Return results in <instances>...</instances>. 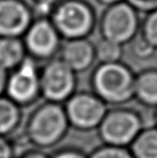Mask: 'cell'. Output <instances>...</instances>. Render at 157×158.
I'll list each match as a JSON object with an SVG mask.
<instances>
[{
    "mask_svg": "<svg viewBox=\"0 0 157 158\" xmlns=\"http://www.w3.org/2000/svg\"><path fill=\"white\" fill-rule=\"evenodd\" d=\"M70 128L63 104L45 101L32 111L25 126L26 140L33 147H55L67 135Z\"/></svg>",
    "mask_w": 157,
    "mask_h": 158,
    "instance_id": "obj_1",
    "label": "cell"
},
{
    "mask_svg": "<svg viewBox=\"0 0 157 158\" xmlns=\"http://www.w3.org/2000/svg\"><path fill=\"white\" fill-rule=\"evenodd\" d=\"M135 75L122 61L98 64L91 75L92 92L107 105L124 106L134 100Z\"/></svg>",
    "mask_w": 157,
    "mask_h": 158,
    "instance_id": "obj_2",
    "label": "cell"
},
{
    "mask_svg": "<svg viewBox=\"0 0 157 158\" xmlns=\"http://www.w3.org/2000/svg\"><path fill=\"white\" fill-rule=\"evenodd\" d=\"M49 19L64 40L88 38L97 24L96 12L86 0H61Z\"/></svg>",
    "mask_w": 157,
    "mask_h": 158,
    "instance_id": "obj_3",
    "label": "cell"
},
{
    "mask_svg": "<svg viewBox=\"0 0 157 158\" xmlns=\"http://www.w3.org/2000/svg\"><path fill=\"white\" fill-rule=\"evenodd\" d=\"M143 128L139 112L129 107L115 106L107 110L97 132L103 144L128 148Z\"/></svg>",
    "mask_w": 157,
    "mask_h": 158,
    "instance_id": "obj_4",
    "label": "cell"
},
{
    "mask_svg": "<svg viewBox=\"0 0 157 158\" xmlns=\"http://www.w3.org/2000/svg\"><path fill=\"white\" fill-rule=\"evenodd\" d=\"M139 13L125 1L106 7L101 15L99 28L101 37L124 46L139 34Z\"/></svg>",
    "mask_w": 157,
    "mask_h": 158,
    "instance_id": "obj_5",
    "label": "cell"
},
{
    "mask_svg": "<svg viewBox=\"0 0 157 158\" xmlns=\"http://www.w3.org/2000/svg\"><path fill=\"white\" fill-rule=\"evenodd\" d=\"M70 127L81 132L97 130L108 105L92 91H76L64 104Z\"/></svg>",
    "mask_w": 157,
    "mask_h": 158,
    "instance_id": "obj_6",
    "label": "cell"
},
{
    "mask_svg": "<svg viewBox=\"0 0 157 158\" xmlns=\"http://www.w3.org/2000/svg\"><path fill=\"white\" fill-rule=\"evenodd\" d=\"M77 74L59 58L45 62L40 70V93L47 102L64 104L76 92Z\"/></svg>",
    "mask_w": 157,
    "mask_h": 158,
    "instance_id": "obj_7",
    "label": "cell"
},
{
    "mask_svg": "<svg viewBox=\"0 0 157 158\" xmlns=\"http://www.w3.org/2000/svg\"><path fill=\"white\" fill-rule=\"evenodd\" d=\"M40 70L38 62L27 56L8 74L4 95L22 108L32 105L41 97Z\"/></svg>",
    "mask_w": 157,
    "mask_h": 158,
    "instance_id": "obj_8",
    "label": "cell"
},
{
    "mask_svg": "<svg viewBox=\"0 0 157 158\" xmlns=\"http://www.w3.org/2000/svg\"><path fill=\"white\" fill-rule=\"evenodd\" d=\"M27 55L37 62H47L59 54L62 37L49 17H35L22 37Z\"/></svg>",
    "mask_w": 157,
    "mask_h": 158,
    "instance_id": "obj_9",
    "label": "cell"
},
{
    "mask_svg": "<svg viewBox=\"0 0 157 158\" xmlns=\"http://www.w3.org/2000/svg\"><path fill=\"white\" fill-rule=\"evenodd\" d=\"M35 14L24 0H0V37L22 38Z\"/></svg>",
    "mask_w": 157,
    "mask_h": 158,
    "instance_id": "obj_10",
    "label": "cell"
},
{
    "mask_svg": "<svg viewBox=\"0 0 157 158\" xmlns=\"http://www.w3.org/2000/svg\"><path fill=\"white\" fill-rule=\"evenodd\" d=\"M58 55L59 59L76 74L91 68L96 61L94 43L88 38L65 40Z\"/></svg>",
    "mask_w": 157,
    "mask_h": 158,
    "instance_id": "obj_11",
    "label": "cell"
},
{
    "mask_svg": "<svg viewBox=\"0 0 157 158\" xmlns=\"http://www.w3.org/2000/svg\"><path fill=\"white\" fill-rule=\"evenodd\" d=\"M134 100L147 108H157V68H147L135 75Z\"/></svg>",
    "mask_w": 157,
    "mask_h": 158,
    "instance_id": "obj_12",
    "label": "cell"
},
{
    "mask_svg": "<svg viewBox=\"0 0 157 158\" xmlns=\"http://www.w3.org/2000/svg\"><path fill=\"white\" fill-rule=\"evenodd\" d=\"M22 38L0 37V66L12 71L27 57Z\"/></svg>",
    "mask_w": 157,
    "mask_h": 158,
    "instance_id": "obj_13",
    "label": "cell"
},
{
    "mask_svg": "<svg viewBox=\"0 0 157 158\" xmlns=\"http://www.w3.org/2000/svg\"><path fill=\"white\" fill-rule=\"evenodd\" d=\"M22 107L5 95L0 96V136L9 137L17 131L22 122Z\"/></svg>",
    "mask_w": 157,
    "mask_h": 158,
    "instance_id": "obj_14",
    "label": "cell"
},
{
    "mask_svg": "<svg viewBox=\"0 0 157 158\" xmlns=\"http://www.w3.org/2000/svg\"><path fill=\"white\" fill-rule=\"evenodd\" d=\"M128 148L134 158H157V127L143 128Z\"/></svg>",
    "mask_w": 157,
    "mask_h": 158,
    "instance_id": "obj_15",
    "label": "cell"
},
{
    "mask_svg": "<svg viewBox=\"0 0 157 158\" xmlns=\"http://www.w3.org/2000/svg\"><path fill=\"white\" fill-rule=\"evenodd\" d=\"M94 47L96 61L99 62V64L115 63L120 62L122 59L123 46L113 41L101 37L94 44Z\"/></svg>",
    "mask_w": 157,
    "mask_h": 158,
    "instance_id": "obj_16",
    "label": "cell"
},
{
    "mask_svg": "<svg viewBox=\"0 0 157 158\" xmlns=\"http://www.w3.org/2000/svg\"><path fill=\"white\" fill-rule=\"evenodd\" d=\"M139 34L157 51V10L145 15L141 21Z\"/></svg>",
    "mask_w": 157,
    "mask_h": 158,
    "instance_id": "obj_17",
    "label": "cell"
},
{
    "mask_svg": "<svg viewBox=\"0 0 157 158\" xmlns=\"http://www.w3.org/2000/svg\"><path fill=\"white\" fill-rule=\"evenodd\" d=\"M88 158H134L129 148L111 146L103 144L95 148L88 155Z\"/></svg>",
    "mask_w": 157,
    "mask_h": 158,
    "instance_id": "obj_18",
    "label": "cell"
},
{
    "mask_svg": "<svg viewBox=\"0 0 157 158\" xmlns=\"http://www.w3.org/2000/svg\"><path fill=\"white\" fill-rule=\"evenodd\" d=\"M131 43H132V52H133V54L138 59L141 60L148 59V58L153 56L156 51L146 40L143 39V37L140 34L136 36Z\"/></svg>",
    "mask_w": 157,
    "mask_h": 158,
    "instance_id": "obj_19",
    "label": "cell"
},
{
    "mask_svg": "<svg viewBox=\"0 0 157 158\" xmlns=\"http://www.w3.org/2000/svg\"><path fill=\"white\" fill-rule=\"evenodd\" d=\"M33 3V11L37 17H49L57 4L61 0H31Z\"/></svg>",
    "mask_w": 157,
    "mask_h": 158,
    "instance_id": "obj_20",
    "label": "cell"
},
{
    "mask_svg": "<svg viewBox=\"0 0 157 158\" xmlns=\"http://www.w3.org/2000/svg\"><path fill=\"white\" fill-rule=\"evenodd\" d=\"M138 13H150L157 10V0H124Z\"/></svg>",
    "mask_w": 157,
    "mask_h": 158,
    "instance_id": "obj_21",
    "label": "cell"
},
{
    "mask_svg": "<svg viewBox=\"0 0 157 158\" xmlns=\"http://www.w3.org/2000/svg\"><path fill=\"white\" fill-rule=\"evenodd\" d=\"M17 151L9 137L0 136V158H17Z\"/></svg>",
    "mask_w": 157,
    "mask_h": 158,
    "instance_id": "obj_22",
    "label": "cell"
},
{
    "mask_svg": "<svg viewBox=\"0 0 157 158\" xmlns=\"http://www.w3.org/2000/svg\"><path fill=\"white\" fill-rule=\"evenodd\" d=\"M50 158H88V155L78 148L66 147L57 150Z\"/></svg>",
    "mask_w": 157,
    "mask_h": 158,
    "instance_id": "obj_23",
    "label": "cell"
},
{
    "mask_svg": "<svg viewBox=\"0 0 157 158\" xmlns=\"http://www.w3.org/2000/svg\"><path fill=\"white\" fill-rule=\"evenodd\" d=\"M17 158H50L47 153H45L41 149H29L25 152L21 153L20 155L17 156Z\"/></svg>",
    "mask_w": 157,
    "mask_h": 158,
    "instance_id": "obj_24",
    "label": "cell"
},
{
    "mask_svg": "<svg viewBox=\"0 0 157 158\" xmlns=\"http://www.w3.org/2000/svg\"><path fill=\"white\" fill-rule=\"evenodd\" d=\"M9 71H7L5 68H3L2 66H0V96L5 94V88H6V83Z\"/></svg>",
    "mask_w": 157,
    "mask_h": 158,
    "instance_id": "obj_25",
    "label": "cell"
},
{
    "mask_svg": "<svg viewBox=\"0 0 157 158\" xmlns=\"http://www.w3.org/2000/svg\"><path fill=\"white\" fill-rule=\"evenodd\" d=\"M96 2H98L99 4H102L106 7H108L110 5H113V4H116L118 2L124 1V0H95Z\"/></svg>",
    "mask_w": 157,
    "mask_h": 158,
    "instance_id": "obj_26",
    "label": "cell"
},
{
    "mask_svg": "<svg viewBox=\"0 0 157 158\" xmlns=\"http://www.w3.org/2000/svg\"><path fill=\"white\" fill-rule=\"evenodd\" d=\"M154 124L155 127H157V108L155 109V113H154Z\"/></svg>",
    "mask_w": 157,
    "mask_h": 158,
    "instance_id": "obj_27",
    "label": "cell"
}]
</instances>
